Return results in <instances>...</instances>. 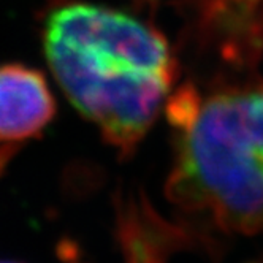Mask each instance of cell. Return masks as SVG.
<instances>
[{"mask_svg": "<svg viewBox=\"0 0 263 263\" xmlns=\"http://www.w3.org/2000/svg\"><path fill=\"white\" fill-rule=\"evenodd\" d=\"M43 46L73 106L99 127L106 143L130 156L176 80L165 36L124 11L71 2L48 14Z\"/></svg>", "mask_w": 263, "mask_h": 263, "instance_id": "obj_1", "label": "cell"}, {"mask_svg": "<svg viewBox=\"0 0 263 263\" xmlns=\"http://www.w3.org/2000/svg\"><path fill=\"white\" fill-rule=\"evenodd\" d=\"M168 118L178 132L168 197L225 232L263 235V83L208 96L185 86Z\"/></svg>", "mask_w": 263, "mask_h": 263, "instance_id": "obj_2", "label": "cell"}, {"mask_svg": "<svg viewBox=\"0 0 263 263\" xmlns=\"http://www.w3.org/2000/svg\"><path fill=\"white\" fill-rule=\"evenodd\" d=\"M55 116V100L45 74L35 68L0 65V143L40 135Z\"/></svg>", "mask_w": 263, "mask_h": 263, "instance_id": "obj_3", "label": "cell"}, {"mask_svg": "<svg viewBox=\"0 0 263 263\" xmlns=\"http://www.w3.org/2000/svg\"><path fill=\"white\" fill-rule=\"evenodd\" d=\"M7 156H8V149H7V147H4L2 151H0V166H2V163L5 162Z\"/></svg>", "mask_w": 263, "mask_h": 263, "instance_id": "obj_4", "label": "cell"}, {"mask_svg": "<svg viewBox=\"0 0 263 263\" xmlns=\"http://www.w3.org/2000/svg\"><path fill=\"white\" fill-rule=\"evenodd\" d=\"M0 263H17V261H8V260H2Z\"/></svg>", "mask_w": 263, "mask_h": 263, "instance_id": "obj_5", "label": "cell"}]
</instances>
